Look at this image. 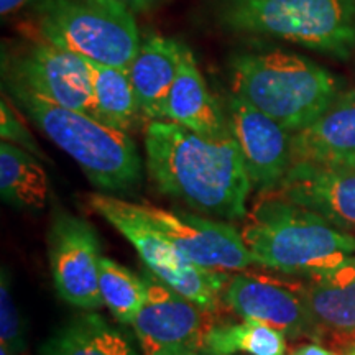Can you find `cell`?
<instances>
[{
    "label": "cell",
    "mask_w": 355,
    "mask_h": 355,
    "mask_svg": "<svg viewBox=\"0 0 355 355\" xmlns=\"http://www.w3.org/2000/svg\"><path fill=\"white\" fill-rule=\"evenodd\" d=\"M146 170L163 194L212 219L247 216L252 183L232 133L206 139L168 121L145 128Z\"/></svg>",
    "instance_id": "1"
},
{
    "label": "cell",
    "mask_w": 355,
    "mask_h": 355,
    "mask_svg": "<svg viewBox=\"0 0 355 355\" xmlns=\"http://www.w3.org/2000/svg\"><path fill=\"white\" fill-rule=\"evenodd\" d=\"M3 89L44 135L78 163L91 184L109 194H130L144 181L135 141L107 123L69 110L12 81Z\"/></svg>",
    "instance_id": "2"
},
{
    "label": "cell",
    "mask_w": 355,
    "mask_h": 355,
    "mask_svg": "<svg viewBox=\"0 0 355 355\" xmlns=\"http://www.w3.org/2000/svg\"><path fill=\"white\" fill-rule=\"evenodd\" d=\"M241 234L257 265L290 275L324 272L355 255V235L278 191L260 194Z\"/></svg>",
    "instance_id": "3"
},
{
    "label": "cell",
    "mask_w": 355,
    "mask_h": 355,
    "mask_svg": "<svg viewBox=\"0 0 355 355\" xmlns=\"http://www.w3.org/2000/svg\"><path fill=\"white\" fill-rule=\"evenodd\" d=\"M230 71L232 94L291 133L318 121L339 96L329 71L296 53H243L234 58Z\"/></svg>",
    "instance_id": "4"
},
{
    "label": "cell",
    "mask_w": 355,
    "mask_h": 355,
    "mask_svg": "<svg viewBox=\"0 0 355 355\" xmlns=\"http://www.w3.org/2000/svg\"><path fill=\"white\" fill-rule=\"evenodd\" d=\"M229 30L291 42L340 60L355 48V0H227Z\"/></svg>",
    "instance_id": "5"
},
{
    "label": "cell",
    "mask_w": 355,
    "mask_h": 355,
    "mask_svg": "<svg viewBox=\"0 0 355 355\" xmlns=\"http://www.w3.org/2000/svg\"><path fill=\"white\" fill-rule=\"evenodd\" d=\"M40 38L94 63L128 69L141 38L133 12L119 0H37Z\"/></svg>",
    "instance_id": "6"
},
{
    "label": "cell",
    "mask_w": 355,
    "mask_h": 355,
    "mask_svg": "<svg viewBox=\"0 0 355 355\" xmlns=\"http://www.w3.org/2000/svg\"><path fill=\"white\" fill-rule=\"evenodd\" d=\"M87 202L132 243L150 273L201 309L216 313L230 279L224 270L206 268L184 259L144 214L140 204L104 193L91 194Z\"/></svg>",
    "instance_id": "7"
},
{
    "label": "cell",
    "mask_w": 355,
    "mask_h": 355,
    "mask_svg": "<svg viewBox=\"0 0 355 355\" xmlns=\"http://www.w3.org/2000/svg\"><path fill=\"white\" fill-rule=\"evenodd\" d=\"M2 76L3 81L19 84L61 107L101 121L91 69L76 53L40 38L19 50L3 53Z\"/></svg>",
    "instance_id": "8"
},
{
    "label": "cell",
    "mask_w": 355,
    "mask_h": 355,
    "mask_svg": "<svg viewBox=\"0 0 355 355\" xmlns=\"http://www.w3.org/2000/svg\"><path fill=\"white\" fill-rule=\"evenodd\" d=\"M146 301L133 329L144 355H201L214 326L207 313L145 270Z\"/></svg>",
    "instance_id": "9"
},
{
    "label": "cell",
    "mask_w": 355,
    "mask_h": 355,
    "mask_svg": "<svg viewBox=\"0 0 355 355\" xmlns=\"http://www.w3.org/2000/svg\"><path fill=\"white\" fill-rule=\"evenodd\" d=\"M46 243L58 296L74 308L99 309L104 303L99 290L102 255L96 229L83 217L56 211Z\"/></svg>",
    "instance_id": "10"
},
{
    "label": "cell",
    "mask_w": 355,
    "mask_h": 355,
    "mask_svg": "<svg viewBox=\"0 0 355 355\" xmlns=\"http://www.w3.org/2000/svg\"><path fill=\"white\" fill-rule=\"evenodd\" d=\"M144 214L170 241L178 252L193 263L214 270H243L255 259L234 225L189 214L140 204Z\"/></svg>",
    "instance_id": "11"
},
{
    "label": "cell",
    "mask_w": 355,
    "mask_h": 355,
    "mask_svg": "<svg viewBox=\"0 0 355 355\" xmlns=\"http://www.w3.org/2000/svg\"><path fill=\"white\" fill-rule=\"evenodd\" d=\"M227 122L252 188L260 194L277 191L293 163V133L235 94L227 99Z\"/></svg>",
    "instance_id": "12"
},
{
    "label": "cell",
    "mask_w": 355,
    "mask_h": 355,
    "mask_svg": "<svg viewBox=\"0 0 355 355\" xmlns=\"http://www.w3.org/2000/svg\"><path fill=\"white\" fill-rule=\"evenodd\" d=\"M304 277L301 293L313 326V339L329 344L334 352L354 349L355 255L334 268Z\"/></svg>",
    "instance_id": "13"
},
{
    "label": "cell",
    "mask_w": 355,
    "mask_h": 355,
    "mask_svg": "<svg viewBox=\"0 0 355 355\" xmlns=\"http://www.w3.org/2000/svg\"><path fill=\"white\" fill-rule=\"evenodd\" d=\"M288 201L316 212L337 229L355 230V166L295 162L277 189Z\"/></svg>",
    "instance_id": "14"
},
{
    "label": "cell",
    "mask_w": 355,
    "mask_h": 355,
    "mask_svg": "<svg viewBox=\"0 0 355 355\" xmlns=\"http://www.w3.org/2000/svg\"><path fill=\"white\" fill-rule=\"evenodd\" d=\"M222 301L242 319L268 324L293 339H313L301 283L288 285L279 279L239 273L229 279Z\"/></svg>",
    "instance_id": "15"
},
{
    "label": "cell",
    "mask_w": 355,
    "mask_h": 355,
    "mask_svg": "<svg viewBox=\"0 0 355 355\" xmlns=\"http://www.w3.org/2000/svg\"><path fill=\"white\" fill-rule=\"evenodd\" d=\"M184 48L183 43L159 35L141 40L128 73L141 115L150 121H165L166 102L180 73Z\"/></svg>",
    "instance_id": "16"
},
{
    "label": "cell",
    "mask_w": 355,
    "mask_h": 355,
    "mask_svg": "<svg viewBox=\"0 0 355 355\" xmlns=\"http://www.w3.org/2000/svg\"><path fill=\"white\" fill-rule=\"evenodd\" d=\"M165 121L189 128L206 139H222L230 133L227 114L211 94L196 58L188 46L184 48L180 73L168 97Z\"/></svg>",
    "instance_id": "17"
},
{
    "label": "cell",
    "mask_w": 355,
    "mask_h": 355,
    "mask_svg": "<svg viewBox=\"0 0 355 355\" xmlns=\"http://www.w3.org/2000/svg\"><path fill=\"white\" fill-rule=\"evenodd\" d=\"M291 150L293 163H347L355 158V91L337 96L318 121L293 133Z\"/></svg>",
    "instance_id": "18"
},
{
    "label": "cell",
    "mask_w": 355,
    "mask_h": 355,
    "mask_svg": "<svg viewBox=\"0 0 355 355\" xmlns=\"http://www.w3.org/2000/svg\"><path fill=\"white\" fill-rule=\"evenodd\" d=\"M40 355H137L130 337L97 313L69 319L40 347Z\"/></svg>",
    "instance_id": "19"
},
{
    "label": "cell",
    "mask_w": 355,
    "mask_h": 355,
    "mask_svg": "<svg viewBox=\"0 0 355 355\" xmlns=\"http://www.w3.org/2000/svg\"><path fill=\"white\" fill-rule=\"evenodd\" d=\"M0 193L17 209L42 211L50 196V181L35 155L7 141L0 144Z\"/></svg>",
    "instance_id": "20"
},
{
    "label": "cell",
    "mask_w": 355,
    "mask_h": 355,
    "mask_svg": "<svg viewBox=\"0 0 355 355\" xmlns=\"http://www.w3.org/2000/svg\"><path fill=\"white\" fill-rule=\"evenodd\" d=\"M87 66L91 69L101 121L122 132H130L139 121L141 109L128 69L99 64L94 61H87Z\"/></svg>",
    "instance_id": "21"
},
{
    "label": "cell",
    "mask_w": 355,
    "mask_h": 355,
    "mask_svg": "<svg viewBox=\"0 0 355 355\" xmlns=\"http://www.w3.org/2000/svg\"><path fill=\"white\" fill-rule=\"evenodd\" d=\"M286 355V334L252 319L239 324H214L206 337L204 354Z\"/></svg>",
    "instance_id": "22"
},
{
    "label": "cell",
    "mask_w": 355,
    "mask_h": 355,
    "mask_svg": "<svg viewBox=\"0 0 355 355\" xmlns=\"http://www.w3.org/2000/svg\"><path fill=\"white\" fill-rule=\"evenodd\" d=\"M99 290L102 303L121 324H133L146 301L144 277L107 257L101 260Z\"/></svg>",
    "instance_id": "23"
},
{
    "label": "cell",
    "mask_w": 355,
    "mask_h": 355,
    "mask_svg": "<svg viewBox=\"0 0 355 355\" xmlns=\"http://www.w3.org/2000/svg\"><path fill=\"white\" fill-rule=\"evenodd\" d=\"M0 340L2 347L13 354L25 355V327L19 306L13 298L12 278L7 266H2V278H0Z\"/></svg>",
    "instance_id": "24"
},
{
    "label": "cell",
    "mask_w": 355,
    "mask_h": 355,
    "mask_svg": "<svg viewBox=\"0 0 355 355\" xmlns=\"http://www.w3.org/2000/svg\"><path fill=\"white\" fill-rule=\"evenodd\" d=\"M0 137H2V141L20 146L38 159H46V155L40 148L28 127L21 121L10 101L6 99V96H2V104H0Z\"/></svg>",
    "instance_id": "25"
},
{
    "label": "cell",
    "mask_w": 355,
    "mask_h": 355,
    "mask_svg": "<svg viewBox=\"0 0 355 355\" xmlns=\"http://www.w3.org/2000/svg\"><path fill=\"white\" fill-rule=\"evenodd\" d=\"M291 355H343V354H337L332 349L324 347L321 344L311 343V344H303L300 345V347H296L291 352Z\"/></svg>",
    "instance_id": "26"
},
{
    "label": "cell",
    "mask_w": 355,
    "mask_h": 355,
    "mask_svg": "<svg viewBox=\"0 0 355 355\" xmlns=\"http://www.w3.org/2000/svg\"><path fill=\"white\" fill-rule=\"evenodd\" d=\"M35 2L37 0H0V13H2V17H10Z\"/></svg>",
    "instance_id": "27"
},
{
    "label": "cell",
    "mask_w": 355,
    "mask_h": 355,
    "mask_svg": "<svg viewBox=\"0 0 355 355\" xmlns=\"http://www.w3.org/2000/svg\"><path fill=\"white\" fill-rule=\"evenodd\" d=\"M119 2H122L123 6H127L132 12H141L152 6L153 0H119Z\"/></svg>",
    "instance_id": "28"
},
{
    "label": "cell",
    "mask_w": 355,
    "mask_h": 355,
    "mask_svg": "<svg viewBox=\"0 0 355 355\" xmlns=\"http://www.w3.org/2000/svg\"><path fill=\"white\" fill-rule=\"evenodd\" d=\"M0 355H19V354H13L10 350L6 349V347H0Z\"/></svg>",
    "instance_id": "29"
},
{
    "label": "cell",
    "mask_w": 355,
    "mask_h": 355,
    "mask_svg": "<svg viewBox=\"0 0 355 355\" xmlns=\"http://www.w3.org/2000/svg\"><path fill=\"white\" fill-rule=\"evenodd\" d=\"M343 355H355V347H354V349H350V350H347V352H344Z\"/></svg>",
    "instance_id": "30"
},
{
    "label": "cell",
    "mask_w": 355,
    "mask_h": 355,
    "mask_svg": "<svg viewBox=\"0 0 355 355\" xmlns=\"http://www.w3.org/2000/svg\"><path fill=\"white\" fill-rule=\"evenodd\" d=\"M349 163V165H354L355 166V158H352V159H350V162H347Z\"/></svg>",
    "instance_id": "31"
},
{
    "label": "cell",
    "mask_w": 355,
    "mask_h": 355,
    "mask_svg": "<svg viewBox=\"0 0 355 355\" xmlns=\"http://www.w3.org/2000/svg\"><path fill=\"white\" fill-rule=\"evenodd\" d=\"M201 355H211V354H201Z\"/></svg>",
    "instance_id": "32"
}]
</instances>
